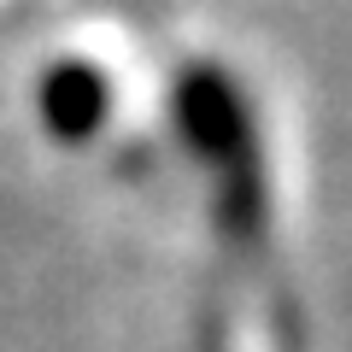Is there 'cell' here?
I'll return each instance as SVG.
<instances>
[{
  "label": "cell",
  "mask_w": 352,
  "mask_h": 352,
  "mask_svg": "<svg viewBox=\"0 0 352 352\" xmlns=\"http://www.w3.org/2000/svg\"><path fill=\"white\" fill-rule=\"evenodd\" d=\"M41 118H47V129H59L65 141H82L100 129L106 118V82L94 65H53L47 76H41Z\"/></svg>",
  "instance_id": "6da1fadb"
}]
</instances>
